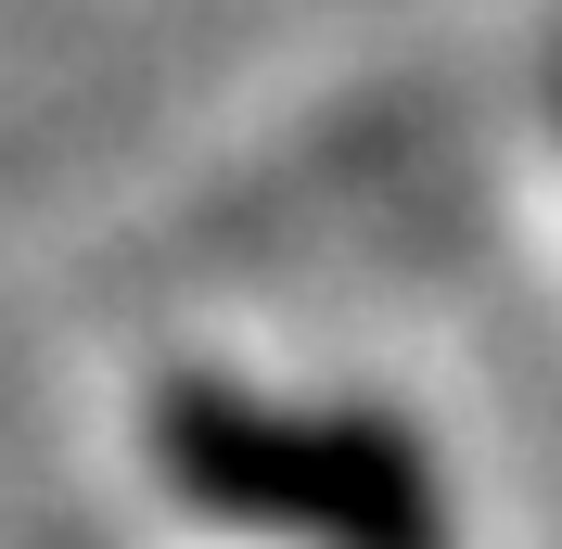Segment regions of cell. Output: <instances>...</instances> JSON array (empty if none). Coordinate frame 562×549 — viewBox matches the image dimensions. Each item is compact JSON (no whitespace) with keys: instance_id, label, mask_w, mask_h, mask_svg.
Instances as JSON below:
<instances>
[{"instance_id":"cell-1","label":"cell","mask_w":562,"mask_h":549,"mask_svg":"<svg viewBox=\"0 0 562 549\" xmlns=\"http://www.w3.org/2000/svg\"><path fill=\"white\" fill-rule=\"evenodd\" d=\"M167 460L205 512H244L269 537H319V549H448L435 524V473L396 422H281L244 396H179L167 410Z\"/></svg>"}]
</instances>
